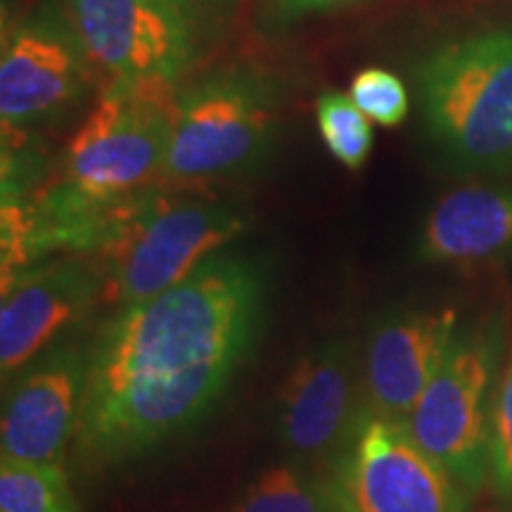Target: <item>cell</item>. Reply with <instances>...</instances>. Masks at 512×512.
Instances as JSON below:
<instances>
[{
    "label": "cell",
    "instance_id": "cell-14",
    "mask_svg": "<svg viewBox=\"0 0 512 512\" xmlns=\"http://www.w3.org/2000/svg\"><path fill=\"white\" fill-rule=\"evenodd\" d=\"M512 252V190L470 185L446 192L420 228L427 264L472 266Z\"/></svg>",
    "mask_w": 512,
    "mask_h": 512
},
{
    "label": "cell",
    "instance_id": "cell-3",
    "mask_svg": "<svg viewBox=\"0 0 512 512\" xmlns=\"http://www.w3.org/2000/svg\"><path fill=\"white\" fill-rule=\"evenodd\" d=\"M164 76L112 79L69 140L57 188L86 202H117L162 178L178 112Z\"/></svg>",
    "mask_w": 512,
    "mask_h": 512
},
{
    "label": "cell",
    "instance_id": "cell-19",
    "mask_svg": "<svg viewBox=\"0 0 512 512\" xmlns=\"http://www.w3.org/2000/svg\"><path fill=\"white\" fill-rule=\"evenodd\" d=\"M489 482L498 498L512 503V354L496 389L494 418H491Z\"/></svg>",
    "mask_w": 512,
    "mask_h": 512
},
{
    "label": "cell",
    "instance_id": "cell-10",
    "mask_svg": "<svg viewBox=\"0 0 512 512\" xmlns=\"http://www.w3.org/2000/svg\"><path fill=\"white\" fill-rule=\"evenodd\" d=\"M95 67L72 22L41 12L12 31L0 60L3 128L41 124L81 100Z\"/></svg>",
    "mask_w": 512,
    "mask_h": 512
},
{
    "label": "cell",
    "instance_id": "cell-6",
    "mask_svg": "<svg viewBox=\"0 0 512 512\" xmlns=\"http://www.w3.org/2000/svg\"><path fill=\"white\" fill-rule=\"evenodd\" d=\"M273 124L264 81L245 72L209 76L178 98L162 181L197 185L252 169L271 145Z\"/></svg>",
    "mask_w": 512,
    "mask_h": 512
},
{
    "label": "cell",
    "instance_id": "cell-7",
    "mask_svg": "<svg viewBox=\"0 0 512 512\" xmlns=\"http://www.w3.org/2000/svg\"><path fill=\"white\" fill-rule=\"evenodd\" d=\"M344 512H467V491L401 420L363 406L335 460Z\"/></svg>",
    "mask_w": 512,
    "mask_h": 512
},
{
    "label": "cell",
    "instance_id": "cell-13",
    "mask_svg": "<svg viewBox=\"0 0 512 512\" xmlns=\"http://www.w3.org/2000/svg\"><path fill=\"white\" fill-rule=\"evenodd\" d=\"M458 328V313L453 309L394 311L377 320L363 354L366 406L406 422Z\"/></svg>",
    "mask_w": 512,
    "mask_h": 512
},
{
    "label": "cell",
    "instance_id": "cell-9",
    "mask_svg": "<svg viewBox=\"0 0 512 512\" xmlns=\"http://www.w3.org/2000/svg\"><path fill=\"white\" fill-rule=\"evenodd\" d=\"M363 361L347 337H330L294 363L278 396V437L302 465L339 458L361 406Z\"/></svg>",
    "mask_w": 512,
    "mask_h": 512
},
{
    "label": "cell",
    "instance_id": "cell-12",
    "mask_svg": "<svg viewBox=\"0 0 512 512\" xmlns=\"http://www.w3.org/2000/svg\"><path fill=\"white\" fill-rule=\"evenodd\" d=\"M102 299V278L95 264L57 259L31 266L3 287L0 304V370L15 377L43 351L55 347L64 330Z\"/></svg>",
    "mask_w": 512,
    "mask_h": 512
},
{
    "label": "cell",
    "instance_id": "cell-1",
    "mask_svg": "<svg viewBox=\"0 0 512 512\" xmlns=\"http://www.w3.org/2000/svg\"><path fill=\"white\" fill-rule=\"evenodd\" d=\"M266 294L254 259L219 252L169 290L117 309L86 351L76 463L124 467L200 425L254 351Z\"/></svg>",
    "mask_w": 512,
    "mask_h": 512
},
{
    "label": "cell",
    "instance_id": "cell-8",
    "mask_svg": "<svg viewBox=\"0 0 512 512\" xmlns=\"http://www.w3.org/2000/svg\"><path fill=\"white\" fill-rule=\"evenodd\" d=\"M192 0H67L88 60L112 79L176 76L195 53Z\"/></svg>",
    "mask_w": 512,
    "mask_h": 512
},
{
    "label": "cell",
    "instance_id": "cell-4",
    "mask_svg": "<svg viewBox=\"0 0 512 512\" xmlns=\"http://www.w3.org/2000/svg\"><path fill=\"white\" fill-rule=\"evenodd\" d=\"M432 138L477 169H512V29L444 43L418 67Z\"/></svg>",
    "mask_w": 512,
    "mask_h": 512
},
{
    "label": "cell",
    "instance_id": "cell-5",
    "mask_svg": "<svg viewBox=\"0 0 512 512\" xmlns=\"http://www.w3.org/2000/svg\"><path fill=\"white\" fill-rule=\"evenodd\" d=\"M501 349V328L496 323L458 328L439 370L403 422L413 439L465 486L467 494H477L489 479Z\"/></svg>",
    "mask_w": 512,
    "mask_h": 512
},
{
    "label": "cell",
    "instance_id": "cell-11",
    "mask_svg": "<svg viewBox=\"0 0 512 512\" xmlns=\"http://www.w3.org/2000/svg\"><path fill=\"white\" fill-rule=\"evenodd\" d=\"M86 368V351L57 342L19 370L3 401V460L62 465L79 427Z\"/></svg>",
    "mask_w": 512,
    "mask_h": 512
},
{
    "label": "cell",
    "instance_id": "cell-16",
    "mask_svg": "<svg viewBox=\"0 0 512 512\" xmlns=\"http://www.w3.org/2000/svg\"><path fill=\"white\" fill-rule=\"evenodd\" d=\"M0 512H81L62 465L0 463Z\"/></svg>",
    "mask_w": 512,
    "mask_h": 512
},
{
    "label": "cell",
    "instance_id": "cell-18",
    "mask_svg": "<svg viewBox=\"0 0 512 512\" xmlns=\"http://www.w3.org/2000/svg\"><path fill=\"white\" fill-rule=\"evenodd\" d=\"M351 100L370 121L399 126L408 114V91L399 76L387 69H363L351 81Z\"/></svg>",
    "mask_w": 512,
    "mask_h": 512
},
{
    "label": "cell",
    "instance_id": "cell-20",
    "mask_svg": "<svg viewBox=\"0 0 512 512\" xmlns=\"http://www.w3.org/2000/svg\"><path fill=\"white\" fill-rule=\"evenodd\" d=\"M361 3V0H278V5L287 15H306V12H328L347 5Z\"/></svg>",
    "mask_w": 512,
    "mask_h": 512
},
{
    "label": "cell",
    "instance_id": "cell-17",
    "mask_svg": "<svg viewBox=\"0 0 512 512\" xmlns=\"http://www.w3.org/2000/svg\"><path fill=\"white\" fill-rule=\"evenodd\" d=\"M316 119L325 147L339 164L361 169L368 162L375 143L373 126L351 95L325 91L316 102Z\"/></svg>",
    "mask_w": 512,
    "mask_h": 512
},
{
    "label": "cell",
    "instance_id": "cell-2",
    "mask_svg": "<svg viewBox=\"0 0 512 512\" xmlns=\"http://www.w3.org/2000/svg\"><path fill=\"white\" fill-rule=\"evenodd\" d=\"M245 226V214L228 202L169 195L155 185L124 197L91 254L102 278V302L124 309L169 290Z\"/></svg>",
    "mask_w": 512,
    "mask_h": 512
},
{
    "label": "cell",
    "instance_id": "cell-15",
    "mask_svg": "<svg viewBox=\"0 0 512 512\" xmlns=\"http://www.w3.org/2000/svg\"><path fill=\"white\" fill-rule=\"evenodd\" d=\"M230 512H344L332 479L302 463H278L249 482Z\"/></svg>",
    "mask_w": 512,
    "mask_h": 512
}]
</instances>
